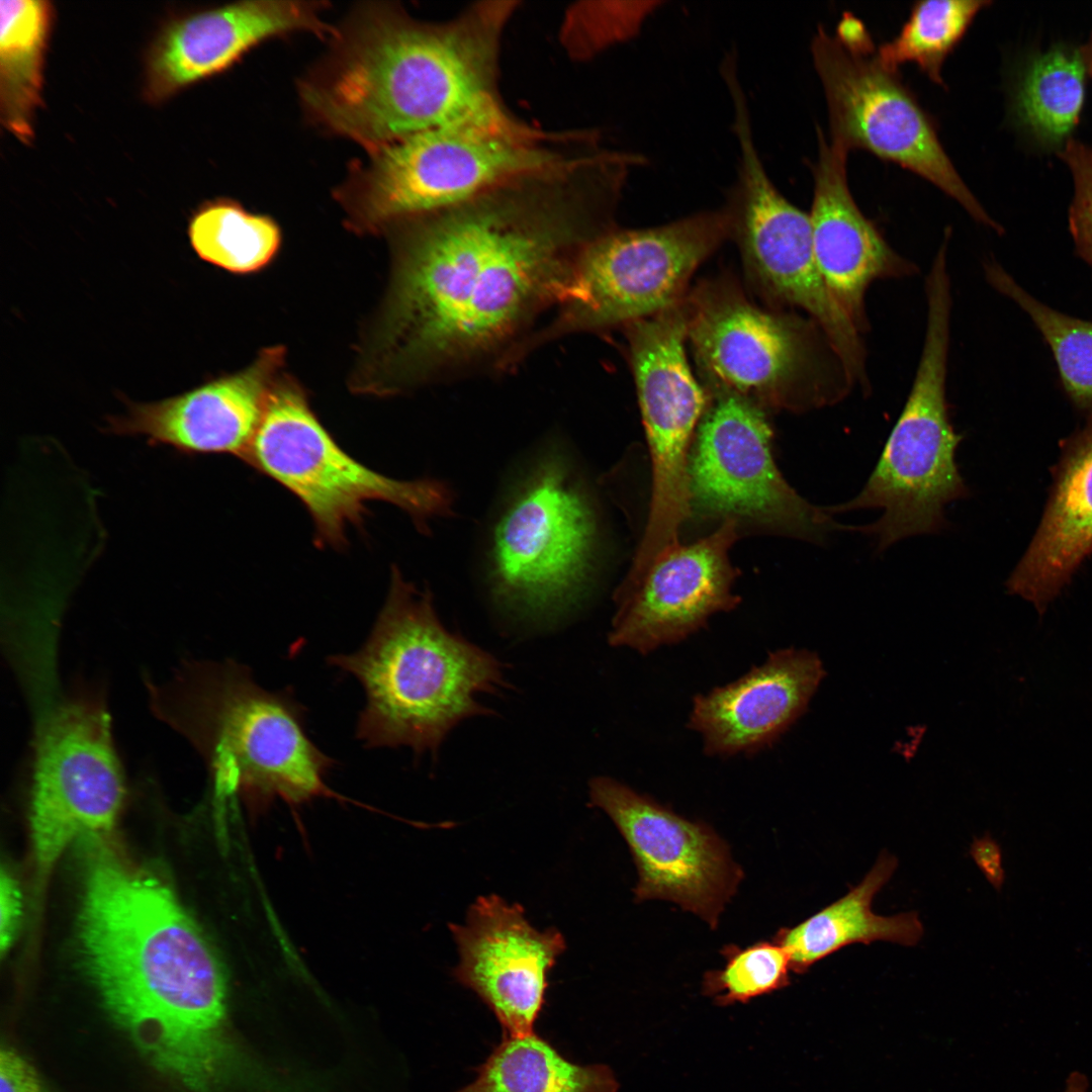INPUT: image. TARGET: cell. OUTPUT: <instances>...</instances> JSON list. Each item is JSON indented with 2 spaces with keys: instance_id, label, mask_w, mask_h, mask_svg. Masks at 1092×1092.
<instances>
[{
  "instance_id": "obj_1",
  "label": "cell",
  "mask_w": 1092,
  "mask_h": 1092,
  "mask_svg": "<svg viewBox=\"0 0 1092 1092\" xmlns=\"http://www.w3.org/2000/svg\"><path fill=\"white\" fill-rule=\"evenodd\" d=\"M625 184L587 153L399 222L380 336L393 388L515 370L585 248L617 226Z\"/></svg>"
},
{
  "instance_id": "obj_2",
  "label": "cell",
  "mask_w": 1092,
  "mask_h": 1092,
  "mask_svg": "<svg viewBox=\"0 0 1092 1092\" xmlns=\"http://www.w3.org/2000/svg\"><path fill=\"white\" fill-rule=\"evenodd\" d=\"M87 974L152 1065L194 1092L235 1079L222 965L171 889L102 841L87 856L79 915Z\"/></svg>"
},
{
  "instance_id": "obj_3",
  "label": "cell",
  "mask_w": 1092,
  "mask_h": 1092,
  "mask_svg": "<svg viewBox=\"0 0 1092 1092\" xmlns=\"http://www.w3.org/2000/svg\"><path fill=\"white\" fill-rule=\"evenodd\" d=\"M518 6L475 2L439 22L395 10L369 16L305 86V103L325 126L373 153L433 128L510 121L499 57Z\"/></svg>"
},
{
  "instance_id": "obj_4",
  "label": "cell",
  "mask_w": 1092,
  "mask_h": 1092,
  "mask_svg": "<svg viewBox=\"0 0 1092 1092\" xmlns=\"http://www.w3.org/2000/svg\"><path fill=\"white\" fill-rule=\"evenodd\" d=\"M328 663L362 686L365 705L356 737L365 747H410L435 754L465 719L490 715L476 699L509 687L503 664L449 631L429 589L420 590L392 567L387 598L364 644Z\"/></svg>"
},
{
  "instance_id": "obj_5",
  "label": "cell",
  "mask_w": 1092,
  "mask_h": 1092,
  "mask_svg": "<svg viewBox=\"0 0 1092 1092\" xmlns=\"http://www.w3.org/2000/svg\"><path fill=\"white\" fill-rule=\"evenodd\" d=\"M164 720L201 754L218 789L301 802L326 794L335 761L310 740L290 692L259 686L233 660L187 666L155 691Z\"/></svg>"
},
{
  "instance_id": "obj_6",
  "label": "cell",
  "mask_w": 1092,
  "mask_h": 1092,
  "mask_svg": "<svg viewBox=\"0 0 1092 1092\" xmlns=\"http://www.w3.org/2000/svg\"><path fill=\"white\" fill-rule=\"evenodd\" d=\"M549 445L503 495L485 549L491 597L530 617H551L581 601L594 576L600 540L586 481L563 447Z\"/></svg>"
},
{
  "instance_id": "obj_7",
  "label": "cell",
  "mask_w": 1092,
  "mask_h": 1092,
  "mask_svg": "<svg viewBox=\"0 0 1092 1092\" xmlns=\"http://www.w3.org/2000/svg\"><path fill=\"white\" fill-rule=\"evenodd\" d=\"M593 144L589 130L548 131L518 117L418 132L374 153L359 181L354 213L365 226L401 222L563 162Z\"/></svg>"
},
{
  "instance_id": "obj_8",
  "label": "cell",
  "mask_w": 1092,
  "mask_h": 1092,
  "mask_svg": "<svg viewBox=\"0 0 1092 1092\" xmlns=\"http://www.w3.org/2000/svg\"><path fill=\"white\" fill-rule=\"evenodd\" d=\"M927 325L912 388L881 456L861 490L826 508L829 514L881 510L862 526H847L877 539L878 551L911 536L945 528V507L968 494L956 461L962 436L950 424L945 396L949 344V277L926 282Z\"/></svg>"
},
{
  "instance_id": "obj_9",
  "label": "cell",
  "mask_w": 1092,
  "mask_h": 1092,
  "mask_svg": "<svg viewBox=\"0 0 1092 1092\" xmlns=\"http://www.w3.org/2000/svg\"><path fill=\"white\" fill-rule=\"evenodd\" d=\"M245 462L304 505L322 546H344L348 527L363 523L370 502L399 508L426 535L432 520L454 516L449 485L435 478L394 479L368 468L341 448L291 384L272 387Z\"/></svg>"
},
{
  "instance_id": "obj_10",
  "label": "cell",
  "mask_w": 1092,
  "mask_h": 1092,
  "mask_svg": "<svg viewBox=\"0 0 1092 1092\" xmlns=\"http://www.w3.org/2000/svg\"><path fill=\"white\" fill-rule=\"evenodd\" d=\"M728 238L724 207L602 235L585 248L565 296L532 338L530 353L564 337L624 329L679 303L696 270Z\"/></svg>"
},
{
  "instance_id": "obj_11",
  "label": "cell",
  "mask_w": 1092,
  "mask_h": 1092,
  "mask_svg": "<svg viewBox=\"0 0 1092 1092\" xmlns=\"http://www.w3.org/2000/svg\"><path fill=\"white\" fill-rule=\"evenodd\" d=\"M684 305L706 388L731 391L762 410L804 411L841 396L822 379L810 323L756 304L727 275L697 284Z\"/></svg>"
},
{
  "instance_id": "obj_12",
  "label": "cell",
  "mask_w": 1092,
  "mask_h": 1092,
  "mask_svg": "<svg viewBox=\"0 0 1092 1092\" xmlns=\"http://www.w3.org/2000/svg\"><path fill=\"white\" fill-rule=\"evenodd\" d=\"M739 156L723 206L753 288L767 304L804 310L822 331L849 384H867L859 331L830 293L816 261L809 214L776 187L759 157L747 101L736 99Z\"/></svg>"
},
{
  "instance_id": "obj_13",
  "label": "cell",
  "mask_w": 1092,
  "mask_h": 1092,
  "mask_svg": "<svg viewBox=\"0 0 1092 1092\" xmlns=\"http://www.w3.org/2000/svg\"><path fill=\"white\" fill-rule=\"evenodd\" d=\"M811 51L828 105L831 140L916 173L978 220L990 221L943 150L928 114L897 71L880 62L857 19L845 16L836 36L819 26Z\"/></svg>"
},
{
  "instance_id": "obj_14",
  "label": "cell",
  "mask_w": 1092,
  "mask_h": 1092,
  "mask_svg": "<svg viewBox=\"0 0 1092 1092\" xmlns=\"http://www.w3.org/2000/svg\"><path fill=\"white\" fill-rule=\"evenodd\" d=\"M706 389L709 402L689 462L691 508L815 543L844 530L781 474L764 410L731 391Z\"/></svg>"
},
{
  "instance_id": "obj_15",
  "label": "cell",
  "mask_w": 1092,
  "mask_h": 1092,
  "mask_svg": "<svg viewBox=\"0 0 1092 1092\" xmlns=\"http://www.w3.org/2000/svg\"><path fill=\"white\" fill-rule=\"evenodd\" d=\"M29 818L39 878L80 835L109 833L125 784L103 704L77 698L40 722L31 766Z\"/></svg>"
},
{
  "instance_id": "obj_16",
  "label": "cell",
  "mask_w": 1092,
  "mask_h": 1092,
  "mask_svg": "<svg viewBox=\"0 0 1092 1092\" xmlns=\"http://www.w3.org/2000/svg\"><path fill=\"white\" fill-rule=\"evenodd\" d=\"M623 330L652 465L643 537L651 546L666 547L677 542L692 510L689 451L709 393L687 358L684 300Z\"/></svg>"
},
{
  "instance_id": "obj_17",
  "label": "cell",
  "mask_w": 1092,
  "mask_h": 1092,
  "mask_svg": "<svg viewBox=\"0 0 1092 1092\" xmlns=\"http://www.w3.org/2000/svg\"><path fill=\"white\" fill-rule=\"evenodd\" d=\"M590 805L612 819L638 872V902L661 899L700 916L713 928L742 872L713 829L690 821L647 795L609 777L593 778Z\"/></svg>"
},
{
  "instance_id": "obj_18",
  "label": "cell",
  "mask_w": 1092,
  "mask_h": 1092,
  "mask_svg": "<svg viewBox=\"0 0 1092 1092\" xmlns=\"http://www.w3.org/2000/svg\"><path fill=\"white\" fill-rule=\"evenodd\" d=\"M457 945V982L472 990L499 1021L504 1035L534 1031L548 973L566 949L556 928L533 927L519 903L489 894L469 906L465 923L448 924Z\"/></svg>"
},
{
  "instance_id": "obj_19",
  "label": "cell",
  "mask_w": 1092,
  "mask_h": 1092,
  "mask_svg": "<svg viewBox=\"0 0 1092 1092\" xmlns=\"http://www.w3.org/2000/svg\"><path fill=\"white\" fill-rule=\"evenodd\" d=\"M738 523L725 519L709 536L661 555L634 588L615 593L609 644L641 654L679 643L719 612L734 609L736 569L728 552Z\"/></svg>"
},
{
  "instance_id": "obj_20",
  "label": "cell",
  "mask_w": 1092,
  "mask_h": 1092,
  "mask_svg": "<svg viewBox=\"0 0 1092 1092\" xmlns=\"http://www.w3.org/2000/svg\"><path fill=\"white\" fill-rule=\"evenodd\" d=\"M280 358V350H268L239 373L161 400L127 402L124 415L108 420L107 430L185 455L228 454L245 461Z\"/></svg>"
},
{
  "instance_id": "obj_21",
  "label": "cell",
  "mask_w": 1092,
  "mask_h": 1092,
  "mask_svg": "<svg viewBox=\"0 0 1092 1092\" xmlns=\"http://www.w3.org/2000/svg\"><path fill=\"white\" fill-rule=\"evenodd\" d=\"M824 674L814 652L776 650L736 680L695 696L688 728L700 734L710 756L753 754L806 712Z\"/></svg>"
},
{
  "instance_id": "obj_22",
  "label": "cell",
  "mask_w": 1092,
  "mask_h": 1092,
  "mask_svg": "<svg viewBox=\"0 0 1092 1092\" xmlns=\"http://www.w3.org/2000/svg\"><path fill=\"white\" fill-rule=\"evenodd\" d=\"M321 8L304 1H246L195 13L170 23L151 49L146 94L161 101L221 71L270 36L324 32Z\"/></svg>"
},
{
  "instance_id": "obj_23",
  "label": "cell",
  "mask_w": 1092,
  "mask_h": 1092,
  "mask_svg": "<svg viewBox=\"0 0 1092 1092\" xmlns=\"http://www.w3.org/2000/svg\"><path fill=\"white\" fill-rule=\"evenodd\" d=\"M809 214L813 248L826 286L855 327L866 329L864 294L876 279L911 273L854 202L846 180L848 150L818 129Z\"/></svg>"
},
{
  "instance_id": "obj_24",
  "label": "cell",
  "mask_w": 1092,
  "mask_h": 1092,
  "mask_svg": "<svg viewBox=\"0 0 1092 1092\" xmlns=\"http://www.w3.org/2000/svg\"><path fill=\"white\" fill-rule=\"evenodd\" d=\"M1092 551V435L1067 457L1052 499L1009 589L1043 607Z\"/></svg>"
},
{
  "instance_id": "obj_25",
  "label": "cell",
  "mask_w": 1092,
  "mask_h": 1092,
  "mask_svg": "<svg viewBox=\"0 0 1092 1092\" xmlns=\"http://www.w3.org/2000/svg\"><path fill=\"white\" fill-rule=\"evenodd\" d=\"M897 868V858L883 851L863 880L842 898L800 924L781 928L772 940L787 952L791 971L803 974L809 968L851 943L869 944L886 940L902 945L916 944L923 926L914 912L890 917L872 912L875 895Z\"/></svg>"
},
{
  "instance_id": "obj_26",
  "label": "cell",
  "mask_w": 1092,
  "mask_h": 1092,
  "mask_svg": "<svg viewBox=\"0 0 1092 1092\" xmlns=\"http://www.w3.org/2000/svg\"><path fill=\"white\" fill-rule=\"evenodd\" d=\"M476 1079L456 1092H617L612 1069L569 1062L535 1032L504 1035Z\"/></svg>"
},
{
  "instance_id": "obj_27",
  "label": "cell",
  "mask_w": 1092,
  "mask_h": 1092,
  "mask_svg": "<svg viewBox=\"0 0 1092 1092\" xmlns=\"http://www.w3.org/2000/svg\"><path fill=\"white\" fill-rule=\"evenodd\" d=\"M1 121L22 142L32 138V120L40 103L44 51L52 23L50 3L1 1Z\"/></svg>"
},
{
  "instance_id": "obj_28",
  "label": "cell",
  "mask_w": 1092,
  "mask_h": 1092,
  "mask_svg": "<svg viewBox=\"0 0 1092 1092\" xmlns=\"http://www.w3.org/2000/svg\"><path fill=\"white\" fill-rule=\"evenodd\" d=\"M188 237L199 258L234 273L265 266L280 244V232L273 220L228 201L212 202L196 211Z\"/></svg>"
},
{
  "instance_id": "obj_29",
  "label": "cell",
  "mask_w": 1092,
  "mask_h": 1092,
  "mask_svg": "<svg viewBox=\"0 0 1092 1092\" xmlns=\"http://www.w3.org/2000/svg\"><path fill=\"white\" fill-rule=\"evenodd\" d=\"M987 4L983 0L915 3L897 36L878 50L880 62L893 71L905 62H914L933 82L942 84L945 58Z\"/></svg>"
},
{
  "instance_id": "obj_30",
  "label": "cell",
  "mask_w": 1092,
  "mask_h": 1092,
  "mask_svg": "<svg viewBox=\"0 0 1092 1092\" xmlns=\"http://www.w3.org/2000/svg\"><path fill=\"white\" fill-rule=\"evenodd\" d=\"M1085 66L1074 51L1055 50L1037 58L1019 91V109L1029 126L1050 141L1074 127L1084 100Z\"/></svg>"
},
{
  "instance_id": "obj_31",
  "label": "cell",
  "mask_w": 1092,
  "mask_h": 1092,
  "mask_svg": "<svg viewBox=\"0 0 1092 1092\" xmlns=\"http://www.w3.org/2000/svg\"><path fill=\"white\" fill-rule=\"evenodd\" d=\"M725 966L704 975L703 993L720 1006L746 1003L778 991L790 983V960L785 949L770 941L744 948L729 944L721 949Z\"/></svg>"
},
{
  "instance_id": "obj_32",
  "label": "cell",
  "mask_w": 1092,
  "mask_h": 1092,
  "mask_svg": "<svg viewBox=\"0 0 1092 1092\" xmlns=\"http://www.w3.org/2000/svg\"><path fill=\"white\" fill-rule=\"evenodd\" d=\"M993 282L1033 318L1052 347L1062 378L1078 398L1092 400V324L1060 314L1033 300L1002 272Z\"/></svg>"
},
{
  "instance_id": "obj_33",
  "label": "cell",
  "mask_w": 1092,
  "mask_h": 1092,
  "mask_svg": "<svg viewBox=\"0 0 1092 1092\" xmlns=\"http://www.w3.org/2000/svg\"><path fill=\"white\" fill-rule=\"evenodd\" d=\"M661 1L585 2L568 10L563 41L575 58H587L635 36Z\"/></svg>"
},
{
  "instance_id": "obj_34",
  "label": "cell",
  "mask_w": 1092,
  "mask_h": 1092,
  "mask_svg": "<svg viewBox=\"0 0 1092 1092\" xmlns=\"http://www.w3.org/2000/svg\"><path fill=\"white\" fill-rule=\"evenodd\" d=\"M1067 157L1075 181V226L1092 251V150L1071 146Z\"/></svg>"
},
{
  "instance_id": "obj_35",
  "label": "cell",
  "mask_w": 1092,
  "mask_h": 1092,
  "mask_svg": "<svg viewBox=\"0 0 1092 1092\" xmlns=\"http://www.w3.org/2000/svg\"><path fill=\"white\" fill-rule=\"evenodd\" d=\"M0 1092H42L35 1070L10 1048L0 1051Z\"/></svg>"
},
{
  "instance_id": "obj_36",
  "label": "cell",
  "mask_w": 1092,
  "mask_h": 1092,
  "mask_svg": "<svg viewBox=\"0 0 1092 1092\" xmlns=\"http://www.w3.org/2000/svg\"><path fill=\"white\" fill-rule=\"evenodd\" d=\"M21 915V895L16 881L5 870L0 879V947L4 954L14 940Z\"/></svg>"
},
{
  "instance_id": "obj_37",
  "label": "cell",
  "mask_w": 1092,
  "mask_h": 1092,
  "mask_svg": "<svg viewBox=\"0 0 1092 1092\" xmlns=\"http://www.w3.org/2000/svg\"><path fill=\"white\" fill-rule=\"evenodd\" d=\"M974 855L989 882L997 890H1000L1004 884L1005 873L1002 868V854L998 843L990 836H985L976 842Z\"/></svg>"
},
{
  "instance_id": "obj_38",
  "label": "cell",
  "mask_w": 1092,
  "mask_h": 1092,
  "mask_svg": "<svg viewBox=\"0 0 1092 1092\" xmlns=\"http://www.w3.org/2000/svg\"><path fill=\"white\" fill-rule=\"evenodd\" d=\"M1063 1092H1088L1086 1076L1079 1072L1070 1074Z\"/></svg>"
}]
</instances>
